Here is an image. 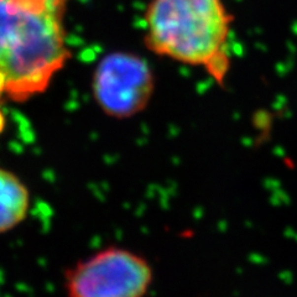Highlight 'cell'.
I'll return each instance as SVG.
<instances>
[{"label": "cell", "instance_id": "7a4b0ae2", "mask_svg": "<svg viewBox=\"0 0 297 297\" xmlns=\"http://www.w3.org/2000/svg\"><path fill=\"white\" fill-rule=\"evenodd\" d=\"M233 21L223 0H150L145 43L159 56L204 69L223 86L231 65Z\"/></svg>", "mask_w": 297, "mask_h": 297}, {"label": "cell", "instance_id": "277c9868", "mask_svg": "<svg viewBox=\"0 0 297 297\" xmlns=\"http://www.w3.org/2000/svg\"><path fill=\"white\" fill-rule=\"evenodd\" d=\"M155 81L141 57L115 52L99 62L93 79L97 102L108 115L125 119L145 109L153 96Z\"/></svg>", "mask_w": 297, "mask_h": 297}, {"label": "cell", "instance_id": "5b68a950", "mask_svg": "<svg viewBox=\"0 0 297 297\" xmlns=\"http://www.w3.org/2000/svg\"><path fill=\"white\" fill-rule=\"evenodd\" d=\"M30 207L28 185L15 172L0 167V234L9 233L23 224Z\"/></svg>", "mask_w": 297, "mask_h": 297}, {"label": "cell", "instance_id": "6da1fadb", "mask_svg": "<svg viewBox=\"0 0 297 297\" xmlns=\"http://www.w3.org/2000/svg\"><path fill=\"white\" fill-rule=\"evenodd\" d=\"M66 9L67 0H0V100L41 93L64 67Z\"/></svg>", "mask_w": 297, "mask_h": 297}, {"label": "cell", "instance_id": "3957f363", "mask_svg": "<svg viewBox=\"0 0 297 297\" xmlns=\"http://www.w3.org/2000/svg\"><path fill=\"white\" fill-rule=\"evenodd\" d=\"M150 262L123 246H107L65 271L67 297H145L154 284Z\"/></svg>", "mask_w": 297, "mask_h": 297}]
</instances>
